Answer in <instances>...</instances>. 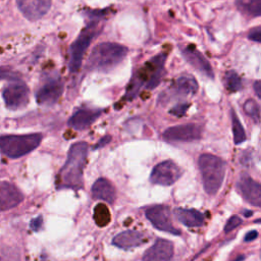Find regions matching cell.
I'll list each match as a JSON object with an SVG mask.
<instances>
[{
    "mask_svg": "<svg viewBox=\"0 0 261 261\" xmlns=\"http://www.w3.org/2000/svg\"><path fill=\"white\" fill-rule=\"evenodd\" d=\"M42 224H43V218H42V216H38V217L32 219V221L30 223V226H31V228L33 230L37 231V230H39L41 228Z\"/></svg>",
    "mask_w": 261,
    "mask_h": 261,
    "instance_id": "1f68e13d",
    "label": "cell"
},
{
    "mask_svg": "<svg viewBox=\"0 0 261 261\" xmlns=\"http://www.w3.org/2000/svg\"><path fill=\"white\" fill-rule=\"evenodd\" d=\"M202 126L196 123H186L166 128L162 137L168 142H193L202 138Z\"/></svg>",
    "mask_w": 261,
    "mask_h": 261,
    "instance_id": "9c48e42d",
    "label": "cell"
},
{
    "mask_svg": "<svg viewBox=\"0 0 261 261\" xmlns=\"http://www.w3.org/2000/svg\"><path fill=\"white\" fill-rule=\"evenodd\" d=\"M5 106L10 110H18L25 107L30 100V90L25 83L15 79L2 92Z\"/></svg>",
    "mask_w": 261,
    "mask_h": 261,
    "instance_id": "52a82bcc",
    "label": "cell"
},
{
    "mask_svg": "<svg viewBox=\"0 0 261 261\" xmlns=\"http://www.w3.org/2000/svg\"><path fill=\"white\" fill-rule=\"evenodd\" d=\"M237 187L246 201L258 207L261 205V187L259 182L252 179L249 175L243 174Z\"/></svg>",
    "mask_w": 261,
    "mask_h": 261,
    "instance_id": "2e32d148",
    "label": "cell"
},
{
    "mask_svg": "<svg viewBox=\"0 0 261 261\" xmlns=\"http://www.w3.org/2000/svg\"><path fill=\"white\" fill-rule=\"evenodd\" d=\"M244 111L256 122L258 123L260 120V108H259V104L253 100V99H248L245 103H244Z\"/></svg>",
    "mask_w": 261,
    "mask_h": 261,
    "instance_id": "484cf974",
    "label": "cell"
},
{
    "mask_svg": "<svg viewBox=\"0 0 261 261\" xmlns=\"http://www.w3.org/2000/svg\"><path fill=\"white\" fill-rule=\"evenodd\" d=\"M190 107V104L187 103V102H181V103H177L176 105H174L170 110H169V113L173 116H176V117H181L184 116L188 109Z\"/></svg>",
    "mask_w": 261,
    "mask_h": 261,
    "instance_id": "83f0119b",
    "label": "cell"
},
{
    "mask_svg": "<svg viewBox=\"0 0 261 261\" xmlns=\"http://www.w3.org/2000/svg\"><path fill=\"white\" fill-rule=\"evenodd\" d=\"M96 223L100 226L105 225L109 221V213L108 209L104 205H98L95 208V214H94Z\"/></svg>",
    "mask_w": 261,
    "mask_h": 261,
    "instance_id": "4316f807",
    "label": "cell"
},
{
    "mask_svg": "<svg viewBox=\"0 0 261 261\" xmlns=\"http://www.w3.org/2000/svg\"><path fill=\"white\" fill-rule=\"evenodd\" d=\"M174 215L184 225L189 227H199L204 224V215L196 209L176 208Z\"/></svg>",
    "mask_w": 261,
    "mask_h": 261,
    "instance_id": "44dd1931",
    "label": "cell"
},
{
    "mask_svg": "<svg viewBox=\"0 0 261 261\" xmlns=\"http://www.w3.org/2000/svg\"><path fill=\"white\" fill-rule=\"evenodd\" d=\"M127 48L118 43L103 42L96 45L87 62L89 70L107 72L120 64L127 55Z\"/></svg>",
    "mask_w": 261,
    "mask_h": 261,
    "instance_id": "3957f363",
    "label": "cell"
},
{
    "mask_svg": "<svg viewBox=\"0 0 261 261\" xmlns=\"http://www.w3.org/2000/svg\"><path fill=\"white\" fill-rule=\"evenodd\" d=\"M110 141H111V137H110L109 135H105L104 137H102V138L97 142V144L94 146V149H95V150H96V149H100V148L106 146Z\"/></svg>",
    "mask_w": 261,
    "mask_h": 261,
    "instance_id": "d6a6232c",
    "label": "cell"
},
{
    "mask_svg": "<svg viewBox=\"0 0 261 261\" xmlns=\"http://www.w3.org/2000/svg\"><path fill=\"white\" fill-rule=\"evenodd\" d=\"M173 255L171 242L158 239L143 255V261H170Z\"/></svg>",
    "mask_w": 261,
    "mask_h": 261,
    "instance_id": "9a60e30c",
    "label": "cell"
},
{
    "mask_svg": "<svg viewBox=\"0 0 261 261\" xmlns=\"http://www.w3.org/2000/svg\"><path fill=\"white\" fill-rule=\"evenodd\" d=\"M23 200L21 192L12 184L0 181V211L9 210Z\"/></svg>",
    "mask_w": 261,
    "mask_h": 261,
    "instance_id": "e0dca14e",
    "label": "cell"
},
{
    "mask_svg": "<svg viewBox=\"0 0 261 261\" xmlns=\"http://www.w3.org/2000/svg\"><path fill=\"white\" fill-rule=\"evenodd\" d=\"M0 261H19V253L14 247L0 242Z\"/></svg>",
    "mask_w": 261,
    "mask_h": 261,
    "instance_id": "d4e9b609",
    "label": "cell"
},
{
    "mask_svg": "<svg viewBox=\"0 0 261 261\" xmlns=\"http://www.w3.org/2000/svg\"><path fill=\"white\" fill-rule=\"evenodd\" d=\"M231 116V126H232V135H233V142L236 145L242 144L244 141H246V133L243 127V124L241 123L237 113L233 109L230 111Z\"/></svg>",
    "mask_w": 261,
    "mask_h": 261,
    "instance_id": "603a6c76",
    "label": "cell"
},
{
    "mask_svg": "<svg viewBox=\"0 0 261 261\" xmlns=\"http://www.w3.org/2000/svg\"><path fill=\"white\" fill-rule=\"evenodd\" d=\"M236 5L239 10L246 15H250L253 17L260 16V0H236Z\"/></svg>",
    "mask_w": 261,
    "mask_h": 261,
    "instance_id": "7402d4cb",
    "label": "cell"
},
{
    "mask_svg": "<svg viewBox=\"0 0 261 261\" xmlns=\"http://www.w3.org/2000/svg\"><path fill=\"white\" fill-rule=\"evenodd\" d=\"M43 136L39 133L27 135H6L0 137V152L9 158H19L35 150Z\"/></svg>",
    "mask_w": 261,
    "mask_h": 261,
    "instance_id": "5b68a950",
    "label": "cell"
},
{
    "mask_svg": "<svg viewBox=\"0 0 261 261\" xmlns=\"http://www.w3.org/2000/svg\"><path fill=\"white\" fill-rule=\"evenodd\" d=\"M260 37H261V29L260 27H256L254 29H252L248 35V38L249 40L251 41H254L256 43H260Z\"/></svg>",
    "mask_w": 261,
    "mask_h": 261,
    "instance_id": "4dcf8cb0",
    "label": "cell"
},
{
    "mask_svg": "<svg viewBox=\"0 0 261 261\" xmlns=\"http://www.w3.org/2000/svg\"><path fill=\"white\" fill-rule=\"evenodd\" d=\"M173 92L179 97L193 96L198 92L199 85L196 79L191 74H184L177 77L173 85Z\"/></svg>",
    "mask_w": 261,
    "mask_h": 261,
    "instance_id": "d6986e66",
    "label": "cell"
},
{
    "mask_svg": "<svg viewBox=\"0 0 261 261\" xmlns=\"http://www.w3.org/2000/svg\"><path fill=\"white\" fill-rule=\"evenodd\" d=\"M4 79H12L15 80L17 79L15 73H13L10 68L5 67V66H0V81L4 80Z\"/></svg>",
    "mask_w": 261,
    "mask_h": 261,
    "instance_id": "f546056e",
    "label": "cell"
},
{
    "mask_svg": "<svg viewBox=\"0 0 261 261\" xmlns=\"http://www.w3.org/2000/svg\"><path fill=\"white\" fill-rule=\"evenodd\" d=\"M92 194L94 198L111 204L115 199V188L108 179L98 178L92 187Z\"/></svg>",
    "mask_w": 261,
    "mask_h": 261,
    "instance_id": "ffe728a7",
    "label": "cell"
},
{
    "mask_svg": "<svg viewBox=\"0 0 261 261\" xmlns=\"http://www.w3.org/2000/svg\"><path fill=\"white\" fill-rule=\"evenodd\" d=\"M254 90H255V94L258 98L261 97V83L259 80H257L254 84Z\"/></svg>",
    "mask_w": 261,
    "mask_h": 261,
    "instance_id": "e575fe53",
    "label": "cell"
},
{
    "mask_svg": "<svg viewBox=\"0 0 261 261\" xmlns=\"http://www.w3.org/2000/svg\"><path fill=\"white\" fill-rule=\"evenodd\" d=\"M41 261H49V259L46 257V256H42V258H41Z\"/></svg>",
    "mask_w": 261,
    "mask_h": 261,
    "instance_id": "8d00e7d4",
    "label": "cell"
},
{
    "mask_svg": "<svg viewBox=\"0 0 261 261\" xmlns=\"http://www.w3.org/2000/svg\"><path fill=\"white\" fill-rule=\"evenodd\" d=\"M224 84H225V88L229 92H238L243 87L242 80L234 70H229L225 73Z\"/></svg>",
    "mask_w": 261,
    "mask_h": 261,
    "instance_id": "cb8c5ba5",
    "label": "cell"
},
{
    "mask_svg": "<svg viewBox=\"0 0 261 261\" xmlns=\"http://www.w3.org/2000/svg\"><path fill=\"white\" fill-rule=\"evenodd\" d=\"M102 112L103 110L100 108L82 107L72 113L67 124L75 130L87 129L101 116Z\"/></svg>",
    "mask_w": 261,
    "mask_h": 261,
    "instance_id": "7c38bea8",
    "label": "cell"
},
{
    "mask_svg": "<svg viewBox=\"0 0 261 261\" xmlns=\"http://www.w3.org/2000/svg\"><path fill=\"white\" fill-rule=\"evenodd\" d=\"M242 221H243V220H242L239 216H237V215L231 216V217L227 220V222H226V224H225V226H224V231H225V232L231 231L232 229H234L236 227H238L239 225H241Z\"/></svg>",
    "mask_w": 261,
    "mask_h": 261,
    "instance_id": "f1b7e54d",
    "label": "cell"
},
{
    "mask_svg": "<svg viewBox=\"0 0 261 261\" xmlns=\"http://www.w3.org/2000/svg\"><path fill=\"white\" fill-rule=\"evenodd\" d=\"M20 12L29 20H38L50 9L52 0H16Z\"/></svg>",
    "mask_w": 261,
    "mask_h": 261,
    "instance_id": "5bb4252c",
    "label": "cell"
},
{
    "mask_svg": "<svg viewBox=\"0 0 261 261\" xmlns=\"http://www.w3.org/2000/svg\"><path fill=\"white\" fill-rule=\"evenodd\" d=\"M88 144L76 142L70 146L67 159L60 169L56 185L58 189H81L83 188V171L88 155Z\"/></svg>",
    "mask_w": 261,
    "mask_h": 261,
    "instance_id": "7a4b0ae2",
    "label": "cell"
},
{
    "mask_svg": "<svg viewBox=\"0 0 261 261\" xmlns=\"http://www.w3.org/2000/svg\"><path fill=\"white\" fill-rule=\"evenodd\" d=\"M243 214H244V216H246V217H250V216L253 214V212H252L251 210H244Z\"/></svg>",
    "mask_w": 261,
    "mask_h": 261,
    "instance_id": "d590c367",
    "label": "cell"
},
{
    "mask_svg": "<svg viewBox=\"0 0 261 261\" xmlns=\"http://www.w3.org/2000/svg\"><path fill=\"white\" fill-rule=\"evenodd\" d=\"M147 241H148V238L140 231L125 230L115 236L112 240V243L118 248L129 250L146 243Z\"/></svg>",
    "mask_w": 261,
    "mask_h": 261,
    "instance_id": "ac0fdd59",
    "label": "cell"
},
{
    "mask_svg": "<svg viewBox=\"0 0 261 261\" xmlns=\"http://www.w3.org/2000/svg\"><path fill=\"white\" fill-rule=\"evenodd\" d=\"M181 175L179 166L171 160H165L158 163L150 175L151 182L160 186H171Z\"/></svg>",
    "mask_w": 261,
    "mask_h": 261,
    "instance_id": "30bf717a",
    "label": "cell"
},
{
    "mask_svg": "<svg viewBox=\"0 0 261 261\" xmlns=\"http://www.w3.org/2000/svg\"><path fill=\"white\" fill-rule=\"evenodd\" d=\"M257 236H258V231H256V230H251V231H249V232L245 236V241H246V242L253 241V240H255V239L257 238Z\"/></svg>",
    "mask_w": 261,
    "mask_h": 261,
    "instance_id": "836d02e7",
    "label": "cell"
},
{
    "mask_svg": "<svg viewBox=\"0 0 261 261\" xmlns=\"http://www.w3.org/2000/svg\"><path fill=\"white\" fill-rule=\"evenodd\" d=\"M243 259H244V257H243V256H241L239 259H236L234 261H241V260H243Z\"/></svg>",
    "mask_w": 261,
    "mask_h": 261,
    "instance_id": "74e56055",
    "label": "cell"
},
{
    "mask_svg": "<svg viewBox=\"0 0 261 261\" xmlns=\"http://www.w3.org/2000/svg\"><path fill=\"white\" fill-rule=\"evenodd\" d=\"M63 89L64 86L60 76H49L36 92V101L42 106H53L62 96Z\"/></svg>",
    "mask_w": 261,
    "mask_h": 261,
    "instance_id": "ba28073f",
    "label": "cell"
},
{
    "mask_svg": "<svg viewBox=\"0 0 261 261\" xmlns=\"http://www.w3.org/2000/svg\"><path fill=\"white\" fill-rule=\"evenodd\" d=\"M107 13L108 9H90L85 11L87 25L81 31L69 49L68 67L70 72H75L80 69L89 46L102 30L100 22L105 19Z\"/></svg>",
    "mask_w": 261,
    "mask_h": 261,
    "instance_id": "6da1fadb",
    "label": "cell"
},
{
    "mask_svg": "<svg viewBox=\"0 0 261 261\" xmlns=\"http://www.w3.org/2000/svg\"><path fill=\"white\" fill-rule=\"evenodd\" d=\"M181 54L187 62L190 63L200 73L209 79H214V72L211 64L205 58V56L193 45H187L186 47L181 48Z\"/></svg>",
    "mask_w": 261,
    "mask_h": 261,
    "instance_id": "4fadbf2b",
    "label": "cell"
},
{
    "mask_svg": "<svg viewBox=\"0 0 261 261\" xmlns=\"http://www.w3.org/2000/svg\"><path fill=\"white\" fill-rule=\"evenodd\" d=\"M198 163L206 193L215 195L223 182L226 163L220 157L212 154H202Z\"/></svg>",
    "mask_w": 261,
    "mask_h": 261,
    "instance_id": "277c9868",
    "label": "cell"
},
{
    "mask_svg": "<svg viewBox=\"0 0 261 261\" xmlns=\"http://www.w3.org/2000/svg\"><path fill=\"white\" fill-rule=\"evenodd\" d=\"M166 55L161 53L150 59L144 67H142L136 75L141 80L143 86L149 90L156 88L162 77Z\"/></svg>",
    "mask_w": 261,
    "mask_h": 261,
    "instance_id": "8992f818",
    "label": "cell"
},
{
    "mask_svg": "<svg viewBox=\"0 0 261 261\" xmlns=\"http://www.w3.org/2000/svg\"><path fill=\"white\" fill-rule=\"evenodd\" d=\"M146 217L159 230L172 234H179L180 231L175 228L171 221V212L169 207L164 205H155L146 210Z\"/></svg>",
    "mask_w": 261,
    "mask_h": 261,
    "instance_id": "8fae6325",
    "label": "cell"
}]
</instances>
